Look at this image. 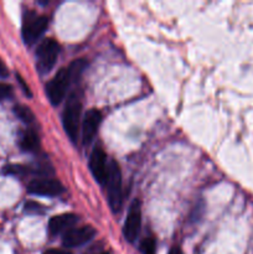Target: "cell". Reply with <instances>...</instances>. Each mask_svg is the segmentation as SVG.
Masks as SVG:
<instances>
[{
	"mask_svg": "<svg viewBox=\"0 0 253 254\" xmlns=\"http://www.w3.org/2000/svg\"><path fill=\"white\" fill-rule=\"evenodd\" d=\"M82 102L76 93H72L67 99L62 113V124L67 136L72 143H77L79 136V126H81Z\"/></svg>",
	"mask_w": 253,
	"mask_h": 254,
	"instance_id": "obj_1",
	"label": "cell"
},
{
	"mask_svg": "<svg viewBox=\"0 0 253 254\" xmlns=\"http://www.w3.org/2000/svg\"><path fill=\"white\" fill-rule=\"evenodd\" d=\"M49 17L45 15H40L34 10H26L22 17V39L25 44L32 45L36 42L49 26Z\"/></svg>",
	"mask_w": 253,
	"mask_h": 254,
	"instance_id": "obj_2",
	"label": "cell"
},
{
	"mask_svg": "<svg viewBox=\"0 0 253 254\" xmlns=\"http://www.w3.org/2000/svg\"><path fill=\"white\" fill-rule=\"evenodd\" d=\"M107 193L108 203L113 212H119L123 203V186H122V171L116 160L108 164V179H107Z\"/></svg>",
	"mask_w": 253,
	"mask_h": 254,
	"instance_id": "obj_3",
	"label": "cell"
},
{
	"mask_svg": "<svg viewBox=\"0 0 253 254\" xmlns=\"http://www.w3.org/2000/svg\"><path fill=\"white\" fill-rule=\"evenodd\" d=\"M61 52V46L55 39H45L41 44L37 46L36 57H37V69L40 73H47L54 68L56 64L59 55Z\"/></svg>",
	"mask_w": 253,
	"mask_h": 254,
	"instance_id": "obj_4",
	"label": "cell"
},
{
	"mask_svg": "<svg viewBox=\"0 0 253 254\" xmlns=\"http://www.w3.org/2000/svg\"><path fill=\"white\" fill-rule=\"evenodd\" d=\"M71 82L72 77L68 71V67H67V68L60 69L55 74L54 78L46 84V94L52 106H59L63 101Z\"/></svg>",
	"mask_w": 253,
	"mask_h": 254,
	"instance_id": "obj_5",
	"label": "cell"
},
{
	"mask_svg": "<svg viewBox=\"0 0 253 254\" xmlns=\"http://www.w3.org/2000/svg\"><path fill=\"white\" fill-rule=\"evenodd\" d=\"M64 191L66 189L57 179L36 178L27 184V192L31 195L55 197V196L62 195Z\"/></svg>",
	"mask_w": 253,
	"mask_h": 254,
	"instance_id": "obj_6",
	"label": "cell"
},
{
	"mask_svg": "<svg viewBox=\"0 0 253 254\" xmlns=\"http://www.w3.org/2000/svg\"><path fill=\"white\" fill-rule=\"evenodd\" d=\"M141 227V202L135 198L129 207L126 222L123 227V235L128 242H134L140 232Z\"/></svg>",
	"mask_w": 253,
	"mask_h": 254,
	"instance_id": "obj_7",
	"label": "cell"
},
{
	"mask_svg": "<svg viewBox=\"0 0 253 254\" xmlns=\"http://www.w3.org/2000/svg\"><path fill=\"white\" fill-rule=\"evenodd\" d=\"M96 236V230L92 226H81L77 228H71L63 233L62 245L64 248H76L86 245Z\"/></svg>",
	"mask_w": 253,
	"mask_h": 254,
	"instance_id": "obj_8",
	"label": "cell"
},
{
	"mask_svg": "<svg viewBox=\"0 0 253 254\" xmlns=\"http://www.w3.org/2000/svg\"><path fill=\"white\" fill-rule=\"evenodd\" d=\"M89 169L96 181L101 185H106L108 179V164L107 155L101 146H96L89 156Z\"/></svg>",
	"mask_w": 253,
	"mask_h": 254,
	"instance_id": "obj_9",
	"label": "cell"
},
{
	"mask_svg": "<svg viewBox=\"0 0 253 254\" xmlns=\"http://www.w3.org/2000/svg\"><path fill=\"white\" fill-rule=\"evenodd\" d=\"M102 119H103V117H102L99 109L92 108L84 114L83 122H82V143H83V145H88L93 141L94 136L98 133Z\"/></svg>",
	"mask_w": 253,
	"mask_h": 254,
	"instance_id": "obj_10",
	"label": "cell"
},
{
	"mask_svg": "<svg viewBox=\"0 0 253 254\" xmlns=\"http://www.w3.org/2000/svg\"><path fill=\"white\" fill-rule=\"evenodd\" d=\"M78 220L79 217L76 213H61V215L54 216L50 218L49 222L50 233L52 236H56L59 233L67 232L78 222Z\"/></svg>",
	"mask_w": 253,
	"mask_h": 254,
	"instance_id": "obj_11",
	"label": "cell"
},
{
	"mask_svg": "<svg viewBox=\"0 0 253 254\" xmlns=\"http://www.w3.org/2000/svg\"><path fill=\"white\" fill-rule=\"evenodd\" d=\"M19 145L21 150L27 151V153H35L40 149L39 134L32 129H26L20 135Z\"/></svg>",
	"mask_w": 253,
	"mask_h": 254,
	"instance_id": "obj_12",
	"label": "cell"
},
{
	"mask_svg": "<svg viewBox=\"0 0 253 254\" xmlns=\"http://www.w3.org/2000/svg\"><path fill=\"white\" fill-rule=\"evenodd\" d=\"M14 113L24 123L31 124L35 122V114L32 113V111L29 107L24 106V104H16L14 107Z\"/></svg>",
	"mask_w": 253,
	"mask_h": 254,
	"instance_id": "obj_13",
	"label": "cell"
},
{
	"mask_svg": "<svg viewBox=\"0 0 253 254\" xmlns=\"http://www.w3.org/2000/svg\"><path fill=\"white\" fill-rule=\"evenodd\" d=\"M87 67V61L84 59H78L74 60L71 64L68 66V71L71 73L72 77V82L77 81V79L81 77L82 72L84 71V68Z\"/></svg>",
	"mask_w": 253,
	"mask_h": 254,
	"instance_id": "obj_14",
	"label": "cell"
},
{
	"mask_svg": "<svg viewBox=\"0 0 253 254\" xmlns=\"http://www.w3.org/2000/svg\"><path fill=\"white\" fill-rule=\"evenodd\" d=\"M4 173L7 175H15V176H24L26 174L31 173L30 168L24 165H17V164H12V165H6L4 168Z\"/></svg>",
	"mask_w": 253,
	"mask_h": 254,
	"instance_id": "obj_15",
	"label": "cell"
},
{
	"mask_svg": "<svg viewBox=\"0 0 253 254\" xmlns=\"http://www.w3.org/2000/svg\"><path fill=\"white\" fill-rule=\"evenodd\" d=\"M155 240L151 237H146L141 241L140 251L143 254H155Z\"/></svg>",
	"mask_w": 253,
	"mask_h": 254,
	"instance_id": "obj_16",
	"label": "cell"
},
{
	"mask_svg": "<svg viewBox=\"0 0 253 254\" xmlns=\"http://www.w3.org/2000/svg\"><path fill=\"white\" fill-rule=\"evenodd\" d=\"M24 208L26 212H34V213H41L42 211H44V206L35 202V201H29V202L25 203Z\"/></svg>",
	"mask_w": 253,
	"mask_h": 254,
	"instance_id": "obj_17",
	"label": "cell"
},
{
	"mask_svg": "<svg viewBox=\"0 0 253 254\" xmlns=\"http://www.w3.org/2000/svg\"><path fill=\"white\" fill-rule=\"evenodd\" d=\"M11 96H12V87L10 86V84L4 83V82H0V101L9 98V97Z\"/></svg>",
	"mask_w": 253,
	"mask_h": 254,
	"instance_id": "obj_18",
	"label": "cell"
},
{
	"mask_svg": "<svg viewBox=\"0 0 253 254\" xmlns=\"http://www.w3.org/2000/svg\"><path fill=\"white\" fill-rule=\"evenodd\" d=\"M16 78H17V82H19V84H20V86H21V88H22V91H24V93L26 94V96L29 97V98H31V97H32V93H31V91H30L29 84H27L26 82H25V79L22 78V77L20 76L19 73L16 74Z\"/></svg>",
	"mask_w": 253,
	"mask_h": 254,
	"instance_id": "obj_19",
	"label": "cell"
},
{
	"mask_svg": "<svg viewBox=\"0 0 253 254\" xmlns=\"http://www.w3.org/2000/svg\"><path fill=\"white\" fill-rule=\"evenodd\" d=\"M9 76V69H7L6 64L2 62V60L0 59V78H6Z\"/></svg>",
	"mask_w": 253,
	"mask_h": 254,
	"instance_id": "obj_20",
	"label": "cell"
},
{
	"mask_svg": "<svg viewBox=\"0 0 253 254\" xmlns=\"http://www.w3.org/2000/svg\"><path fill=\"white\" fill-rule=\"evenodd\" d=\"M44 254H69L67 251L59 250V248H52V250H47Z\"/></svg>",
	"mask_w": 253,
	"mask_h": 254,
	"instance_id": "obj_21",
	"label": "cell"
},
{
	"mask_svg": "<svg viewBox=\"0 0 253 254\" xmlns=\"http://www.w3.org/2000/svg\"><path fill=\"white\" fill-rule=\"evenodd\" d=\"M169 254H183V252H181L180 247H178V246H174V247L170 250V252H169Z\"/></svg>",
	"mask_w": 253,
	"mask_h": 254,
	"instance_id": "obj_22",
	"label": "cell"
},
{
	"mask_svg": "<svg viewBox=\"0 0 253 254\" xmlns=\"http://www.w3.org/2000/svg\"><path fill=\"white\" fill-rule=\"evenodd\" d=\"M92 254H111L109 252H106V251H104V252H98V253H92Z\"/></svg>",
	"mask_w": 253,
	"mask_h": 254,
	"instance_id": "obj_23",
	"label": "cell"
}]
</instances>
